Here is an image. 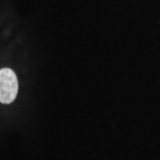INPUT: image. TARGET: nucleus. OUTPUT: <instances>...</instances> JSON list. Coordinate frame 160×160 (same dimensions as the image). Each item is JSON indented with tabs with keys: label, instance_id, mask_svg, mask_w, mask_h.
<instances>
[{
	"label": "nucleus",
	"instance_id": "nucleus-1",
	"mask_svg": "<svg viewBox=\"0 0 160 160\" xmlns=\"http://www.w3.org/2000/svg\"><path fill=\"white\" fill-rule=\"evenodd\" d=\"M18 79L13 70L8 68L0 69V102H12L18 93Z\"/></svg>",
	"mask_w": 160,
	"mask_h": 160
}]
</instances>
